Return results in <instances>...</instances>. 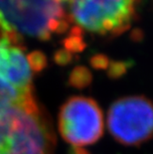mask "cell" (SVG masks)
<instances>
[{"instance_id": "obj_12", "label": "cell", "mask_w": 153, "mask_h": 154, "mask_svg": "<svg viewBox=\"0 0 153 154\" xmlns=\"http://www.w3.org/2000/svg\"><path fill=\"white\" fill-rule=\"evenodd\" d=\"M109 64V58L105 55H96L90 59V65L93 68L97 69V70H103L106 69Z\"/></svg>"}, {"instance_id": "obj_5", "label": "cell", "mask_w": 153, "mask_h": 154, "mask_svg": "<svg viewBox=\"0 0 153 154\" xmlns=\"http://www.w3.org/2000/svg\"><path fill=\"white\" fill-rule=\"evenodd\" d=\"M58 125L65 141L80 149L96 143L103 136V114L94 100L72 97L61 107Z\"/></svg>"}, {"instance_id": "obj_13", "label": "cell", "mask_w": 153, "mask_h": 154, "mask_svg": "<svg viewBox=\"0 0 153 154\" xmlns=\"http://www.w3.org/2000/svg\"><path fill=\"white\" fill-rule=\"evenodd\" d=\"M130 37L133 41H141L143 37H144V34H143V32L141 29H133L131 31V33H130Z\"/></svg>"}, {"instance_id": "obj_7", "label": "cell", "mask_w": 153, "mask_h": 154, "mask_svg": "<svg viewBox=\"0 0 153 154\" xmlns=\"http://www.w3.org/2000/svg\"><path fill=\"white\" fill-rule=\"evenodd\" d=\"M92 81V74L84 67H77L70 75L69 82L75 88H82L87 87Z\"/></svg>"}, {"instance_id": "obj_4", "label": "cell", "mask_w": 153, "mask_h": 154, "mask_svg": "<svg viewBox=\"0 0 153 154\" xmlns=\"http://www.w3.org/2000/svg\"><path fill=\"white\" fill-rule=\"evenodd\" d=\"M138 0H71V22L93 33L118 36L128 30Z\"/></svg>"}, {"instance_id": "obj_9", "label": "cell", "mask_w": 153, "mask_h": 154, "mask_svg": "<svg viewBox=\"0 0 153 154\" xmlns=\"http://www.w3.org/2000/svg\"><path fill=\"white\" fill-rule=\"evenodd\" d=\"M65 50L70 53H79L86 48V43L83 40V37H75V36H68L63 41Z\"/></svg>"}, {"instance_id": "obj_8", "label": "cell", "mask_w": 153, "mask_h": 154, "mask_svg": "<svg viewBox=\"0 0 153 154\" xmlns=\"http://www.w3.org/2000/svg\"><path fill=\"white\" fill-rule=\"evenodd\" d=\"M27 60L32 72L38 73L47 66V58L41 51H34L27 55Z\"/></svg>"}, {"instance_id": "obj_2", "label": "cell", "mask_w": 153, "mask_h": 154, "mask_svg": "<svg viewBox=\"0 0 153 154\" xmlns=\"http://www.w3.org/2000/svg\"><path fill=\"white\" fill-rule=\"evenodd\" d=\"M65 0H0V26L3 31H14L42 41L51 39L59 22L66 17Z\"/></svg>"}, {"instance_id": "obj_1", "label": "cell", "mask_w": 153, "mask_h": 154, "mask_svg": "<svg viewBox=\"0 0 153 154\" xmlns=\"http://www.w3.org/2000/svg\"><path fill=\"white\" fill-rule=\"evenodd\" d=\"M55 134L36 99L0 109V154H54Z\"/></svg>"}, {"instance_id": "obj_10", "label": "cell", "mask_w": 153, "mask_h": 154, "mask_svg": "<svg viewBox=\"0 0 153 154\" xmlns=\"http://www.w3.org/2000/svg\"><path fill=\"white\" fill-rule=\"evenodd\" d=\"M126 70H127V66L124 62H112L109 65V76L112 78H118L122 76Z\"/></svg>"}, {"instance_id": "obj_11", "label": "cell", "mask_w": 153, "mask_h": 154, "mask_svg": "<svg viewBox=\"0 0 153 154\" xmlns=\"http://www.w3.org/2000/svg\"><path fill=\"white\" fill-rule=\"evenodd\" d=\"M54 59L57 64L64 66V65L71 63L72 60H73V55L67 50H65V49H62V50L56 52V54L54 56Z\"/></svg>"}, {"instance_id": "obj_3", "label": "cell", "mask_w": 153, "mask_h": 154, "mask_svg": "<svg viewBox=\"0 0 153 154\" xmlns=\"http://www.w3.org/2000/svg\"><path fill=\"white\" fill-rule=\"evenodd\" d=\"M107 128L116 141L137 146L153 137V103L144 96L116 100L107 112Z\"/></svg>"}, {"instance_id": "obj_6", "label": "cell", "mask_w": 153, "mask_h": 154, "mask_svg": "<svg viewBox=\"0 0 153 154\" xmlns=\"http://www.w3.org/2000/svg\"><path fill=\"white\" fill-rule=\"evenodd\" d=\"M25 50L10 44L0 30V109L36 99Z\"/></svg>"}, {"instance_id": "obj_14", "label": "cell", "mask_w": 153, "mask_h": 154, "mask_svg": "<svg viewBox=\"0 0 153 154\" xmlns=\"http://www.w3.org/2000/svg\"><path fill=\"white\" fill-rule=\"evenodd\" d=\"M83 28L80 26H75L70 30V36H75V37H83Z\"/></svg>"}]
</instances>
